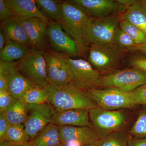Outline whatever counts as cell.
Returning <instances> with one entry per match:
<instances>
[{"label": "cell", "instance_id": "ac0fdd59", "mask_svg": "<svg viewBox=\"0 0 146 146\" xmlns=\"http://www.w3.org/2000/svg\"><path fill=\"white\" fill-rule=\"evenodd\" d=\"M0 29L5 35L6 42H17L31 47L30 42L25 29L14 17L12 16L1 22Z\"/></svg>", "mask_w": 146, "mask_h": 146}, {"label": "cell", "instance_id": "2e32d148", "mask_svg": "<svg viewBox=\"0 0 146 146\" xmlns=\"http://www.w3.org/2000/svg\"><path fill=\"white\" fill-rule=\"evenodd\" d=\"M89 110L78 109L56 111L50 123L58 126H87L93 128L89 117Z\"/></svg>", "mask_w": 146, "mask_h": 146}, {"label": "cell", "instance_id": "f1b7e54d", "mask_svg": "<svg viewBox=\"0 0 146 146\" xmlns=\"http://www.w3.org/2000/svg\"><path fill=\"white\" fill-rule=\"evenodd\" d=\"M18 61H0V91H7V82L10 76L17 69Z\"/></svg>", "mask_w": 146, "mask_h": 146}, {"label": "cell", "instance_id": "30bf717a", "mask_svg": "<svg viewBox=\"0 0 146 146\" xmlns=\"http://www.w3.org/2000/svg\"><path fill=\"white\" fill-rule=\"evenodd\" d=\"M146 84V73L132 67L115 70L103 76L102 86L130 92Z\"/></svg>", "mask_w": 146, "mask_h": 146}, {"label": "cell", "instance_id": "d6986e66", "mask_svg": "<svg viewBox=\"0 0 146 146\" xmlns=\"http://www.w3.org/2000/svg\"><path fill=\"white\" fill-rule=\"evenodd\" d=\"M120 14V20L128 21L146 34V9L139 1L125 7Z\"/></svg>", "mask_w": 146, "mask_h": 146}, {"label": "cell", "instance_id": "f35d334b", "mask_svg": "<svg viewBox=\"0 0 146 146\" xmlns=\"http://www.w3.org/2000/svg\"><path fill=\"white\" fill-rule=\"evenodd\" d=\"M6 43L5 35L1 29H0V51L3 48Z\"/></svg>", "mask_w": 146, "mask_h": 146}, {"label": "cell", "instance_id": "ab89813d", "mask_svg": "<svg viewBox=\"0 0 146 146\" xmlns=\"http://www.w3.org/2000/svg\"><path fill=\"white\" fill-rule=\"evenodd\" d=\"M116 1L120 5L124 7H126L132 4L135 1V0H118V1Z\"/></svg>", "mask_w": 146, "mask_h": 146}, {"label": "cell", "instance_id": "9a60e30c", "mask_svg": "<svg viewBox=\"0 0 146 146\" xmlns=\"http://www.w3.org/2000/svg\"><path fill=\"white\" fill-rule=\"evenodd\" d=\"M15 18L25 29L31 48L42 51L48 49L49 42L47 33L48 23L37 18H31L26 20Z\"/></svg>", "mask_w": 146, "mask_h": 146}, {"label": "cell", "instance_id": "3957f363", "mask_svg": "<svg viewBox=\"0 0 146 146\" xmlns=\"http://www.w3.org/2000/svg\"><path fill=\"white\" fill-rule=\"evenodd\" d=\"M90 46L88 62L101 74L114 71L124 56L125 50L115 44Z\"/></svg>", "mask_w": 146, "mask_h": 146}, {"label": "cell", "instance_id": "5bb4252c", "mask_svg": "<svg viewBox=\"0 0 146 146\" xmlns=\"http://www.w3.org/2000/svg\"><path fill=\"white\" fill-rule=\"evenodd\" d=\"M69 2L78 7L89 17L93 18H103L123 10L125 7L120 5L116 1L112 0H70Z\"/></svg>", "mask_w": 146, "mask_h": 146}, {"label": "cell", "instance_id": "83f0119b", "mask_svg": "<svg viewBox=\"0 0 146 146\" xmlns=\"http://www.w3.org/2000/svg\"><path fill=\"white\" fill-rule=\"evenodd\" d=\"M48 94L45 88L35 87L29 90L23 99L27 104H42L47 102Z\"/></svg>", "mask_w": 146, "mask_h": 146}, {"label": "cell", "instance_id": "d6a6232c", "mask_svg": "<svg viewBox=\"0 0 146 146\" xmlns=\"http://www.w3.org/2000/svg\"><path fill=\"white\" fill-rule=\"evenodd\" d=\"M7 91H0V112H5L10 106L13 99Z\"/></svg>", "mask_w": 146, "mask_h": 146}, {"label": "cell", "instance_id": "277c9868", "mask_svg": "<svg viewBox=\"0 0 146 146\" xmlns=\"http://www.w3.org/2000/svg\"><path fill=\"white\" fill-rule=\"evenodd\" d=\"M120 21L119 13L103 18H91L86 29L85 40L87 44H115V32L119 27Z\"/></svg>", "mask_w": 146, "mask_h": 146}, {"label": "cell", "instance_id": "4fadbf2b", "mask_svg": "<svg viewBox=\"0 0 146 146\" xmlns=\"http://www.w3.org/2000/svg\"><path fill=\"white\" fill-rule=\"evenodd\" d=\"M63 146H88L96 145L100 139L92 128L87 126L59 127Z\"/></svg>", "mask_w": 146, "mask_h": 146}, {"label": "cell", "instance_id": "4316f807", "mask_svg": "<svg viewBox=\"0 0 146 146\" xmlns=\"http://www.w3.org/2000/svg\"><path fill=\"white\" fill-rule=\"evenodd\" d=\"M119 27L136 44L140 45L146 42L145 33L128 21L120 20Z\"/></svg>", "mask_w": 146, "mask_h": 146}, {"label": "cell", "instance_id": "e575fe53", "mask_svg": "<svg viewBox=\"0 0 146 146\" xmlns=\"http://www.w3.org/2000/svg\"><path fill=\"white\" fill-rule=\"evenodd\" d=\"M9 126L4 112H0V143L7 141L6 134Z\"/></svg>", "mask_w": 146, "mask_h": 146}, {"label": "cell", "instance_id": "ee69618b", "mask_svg": "<svg viewBox=\"0 0 146 146\" xmlns=\"http://www.w3.org/2000/svg\"><path fill=\"white\" fill-rule=\"evenodd\" d=\"M96 146V145H90V146Z\"/></svg>", "mask_w": 146, "mask_h": 146}, {"label": "cell", "instance_id": "8fae6325", "mask_svg": "<svg viewBox=\"0 0 146 146\" xmlns=\"http://www.w3.org/2000/svg\"><path fill=\"white\" fill-rule=\"evenodd\" d=\"M27 117L24 123L25 130L29 139L32 140L36 134L50 123L56 112L48 103L42 104H27Z\"/></svg>", "mask_w": 146, "mask_h": 146}, {"label": "cell", "instance_id": "7bdbcfd3", "mask_svg": "<svg viewBox=\"0 0 146 146\" xmlns=\"http://www.w3.org/2000/svg\"><path fill=\"white\" fill-rule=\"evenodd\" d=\"M141 4L146 9V0H141L139 1Z\"/></svg>", "mask_w": 146, "mask_h": 146}, {"label": "cell", "instance_id": "74e56055", "mask_svg": "<svg viewBox=\"0 0 146 146\" xmlns=\"http://www.w3.org/2000/svg\"><path fill=\"white\" fill-rule=\"evenodd\" d=\"M138 51L146 55V42L140 45H136V46L131 51Z\"/></svg>", "mask_w": 146, "mask_h": 146}, {"label": "cell", "instance_id": "4dcf8cb0", "mask_svg": "<svg viewBox=\"0 0 146 146\" xmlns=\"http://www.w3.org/2000/svg\"><path fill=\"white\" fill-rule=\"evenodd\" d=\"M115 44L124 50L131 51L136 44L129 36L125 33L119 27L116 31L115 34Z\"/></svg>", "mask_w": 146, "mask_h": 146}, {"label": "cell", "instance_id": "60d3db41", "mask_svg": "<svg viewBox=\"0 0 146 146\" xmlns=\"http://www.w3.org/2000/svg\"><path fill=\"white\" fill-rule=\"evenodd\" d=\"M12 145H13L7 141H5L2 143H0V146H12Z\"/></svg>", "mask_w": 146, "mask_h": 146}, {"label": "cell", "instance_id": "7c38bea8", "mask_svg": "<svg viewBox=\"0 0 146 146\" xmlns=\"http://www.w3.org/2000/svg\"><path fill=\"white\" fill-rule=\"evenodd\" d=\"M47 33L49 43L54 50L71 58L80 53L76 42L65 32L60 23L49 21Z\"/></svg>", "mask_w": 146, "mask_h": 146}, {"label": "cell", "instance_id": "8d00e7d4", "mask_svg": "<svg viewBox=\"0 0 146 146\" xmlns=\"http://www.w3.org/2000/svg\"><path fill=\"white\" fill-rule=\"evenodd\" d=\"M128 146H146V138H136L130 136Z\"/></svg>", "mask_w": 146, "mask_h": 146}, {"label": "cell", "instance_id": "5b68a950", "mask_svg": "<svg viewBox=\"0 0 146 146\" xmlns=\"http://www.w3.org/2000/svg\"><path fill=\"white\" fill-rule=\"evenodd\" d=\"M68 63L71 82L76 86L85 91L102 86L103 76L88 61L68 57Z\"/></svg>", "mask_w": 146, "mask_h": 146}, {"label": "cell", "instance_id": "f6af8a7d", "mask_svg": "<svg viewBox=\"0 0 146 146\" xmlns=\"http://www.w3.org/2000/svg\"></svg>", "mask_w": 146, "mask_h": 146}, {"label": "cell", "instance_id": "7402d4cb", "mask_svg": "<svg viewBox=\"0 0 146 146\" xmlns=\"http://www.w3.org/2000/svg\"><path fill=\"white\" fill-rule=\"evenodd\" d=\"M27 105L23 99L13 98L10 106L4 112L9 125L24 124L27 117Z\"/></svg>", "mask_w": 146, "mask_h": 146}, {"label": "cell", "instance_id": "f546056e", "mask_svg": "<svg viewBox=\"0 0 146 146\" xmlns=\"http://www.w3.org/2000/svg\"><path fill=\"white\" fill-rule=\"evenodd\" d=\"M129 134L134 138H146V108L140 112L129 131Z\"/></svg>", "mask_w": 146, "mask_h": 146}, {"label": "cell", "instance_id": "d4e9b609", "mask_svg": "<svg viewBox=\"0 0 146 146\" xmlns=\"http://www.w3.org/2000/svg\"><path fill=\"white\" fill-rule=\"evenodd\" d=\"M129 135L124 131H115L100 138L96 146H128Z\"/></svg>", "mask_w": 146, "mask_h": 146}, {"label": "cell", "instance_id": "484cf974", "mask_svg": "<svg viewBox=\"0 0 146 146\" xmlns=\"http://www.w3.org/2000/svg\"><path fill=\"white\" fill-rule=\"evenodd\" d=\"M7 141L12 145H19L29 142V138L24 125H9L6 134Z\"/></svg>", "mask_w": 146, "mask_h": 146}, {"label": "cell", "instance_id": "44dd1931", "mask_svg": "<svg viewBox=\"0 0 146 146\" xmlns=\"http://www.w3.org/2000/svg\"><path fill=\"white\" fill-rule=\"evenodd\" d=\"M37 87L18 72V68L10 76L7 82V91L16 98L23 99L31 89Z\"/></svg>", "mask_w": 146, "mask_h": 146}, {"label": "cell", "instance_id": "ba28073f", "mask_svg": "<svg viewBox=\"0 0 146 146\" xmlns=\"http://www.w3.org/2000/svg\"><path fill=\"white\" fill-rule=\"evenodd\" d=\"M48 84L60 88L71 82L68 69V56L52 49L43 51Z\"/></svg>", "mask_w": 146, "mask_h": 146}, {"label": "cell", "instance_id": "cb8c5ba5", "mask_svg": "<svg viewBox=\"0 0 146 146\" xmlns=\"http://www.w3.org/2000/svg\"><path fill=\"white\" fill-rule=\"evenodd\" d=\"M39 11L49 21L61 23V1L56 0H35Z\"/></svg>", "mask_w": 146, "mask_h": 146}, {"label": "cell", "instance_id": "9c48e42d", "mask_svg": "<svg viewBox=\"0 0 146 146\" xmlns=\"http://www.w3.org/2000/svg\"><path fill=\"white\" fill-rule=\"evenodd\" d=\"M87 91L98 106L105 110L131 108L136 105L131 92H123L115 88H97Z\"/></svg>", "mask_w": 146, "mask_h": 146}, {"label": "cell", "instance_id": "8992f818", "mask_svg": "<svg viewBox=\"0 0 146 146\" xmlns=\"http://www.w3.org/2000/svg\"><path fill=\"white\" fill-rule=\"evenodd\" d=\"M18 72L33 84L42 88L48 85L43 52L31 48L27 54L18 61Z\"/></svg>", "mask_w": 146, "mask_h": 146}, {"label": "cell", "instance_id": "d590c367", "mask_svg": "<svg viewBox=\"0 0 146 146\" xmlns=\"http://www.w3.org/2000/svg\"><path fill=\"white\" fill-rule=\"evenodd\" d=\"M12 13L7 7L4 0H0V21H5L12 17Z\"/></svg>", "mask_w": 146, "mask_h": 146}, {"label": "cell", "instance_id": "b9f144b4", "mask_svg": "<svg viewBox=\"0 0 146 146\" xmlns=\"http://www.w3.org/2000/svg\"><path fill=\"white\" fill-rule=\"evenodd\" d=\"M12 146H33L31 142H27L24 143L19 144V145H13Z\"/></svg>", "mask_w": 146, "mask_h": 146}, {"label": "cell", "instance_id": "836d02e7", "mask_svg": "<svg viewBox=\"0 0 146 146\" xmlns=\"http://www.w3.org/2000/svg\"><path fill=\"white\" fill-rule=\"evenodd\" d=\"M129 64L133 68H137L146 73V57L143 56L135 55L131 56Z\"/></svg>", "mask_w": 146, "mask_h": 146}, {"label": "cell", "instance_id": "1f68e13d", "mask_svg": "<svg viewBox=\"0 0 146 146\" xmlns=\"http://www.w3.org/2000/svg\"><path fill=\"white\" fill-rule=\"evenodd\" d=\"M136 105L146 106V84L131 91Z\"/></svg>", "mask_w": 146, "mask_h": 146}, {"label": "cell", "instance_id": "52a82bcc", "mask_svg": "<svg viewBox=\"0 0 146 146\" xmlns=\"http://www.w3.org/2000/svg\"><path fill=\"white\" fill-rule=\"evenodd\" d=\"M89 117L100 138L121 130L126 123L125 115L121 111L105 110L98 106L89 110Z\"/></svg>", "mask_w": 146, "mask_h": 146}, {"label": "cell", "instance_id": "603a6c76", "mask_svg": "<svg viewBox=\"0 0 146 146\" xmlns=\"http://www.w3.org/2000/svg\"><path fill=\"white\" fill-rule=\"evenodd\" d=\"M31 47L17 42L7 41L0 51V61L13 62L23 59L29 51Z\"/></svg>", "mask_w": 146, "mask_h": 146}, {"label": "cell", "instance_id": "6da1fadb", "mask_svg": "<svg viewBox=\"0 0 146 146\" xmlns=\"http://www.w3.org/2000/svg\"><path fill=\"white\" fill-rule=\"evenodd\" d=\"M48 94L47 102L58 112L70 110H90L98 107L87 91L79 88L72 82L63 88L49 84L45 88Z\"/></svg>", "mask_w": 146, "mask_h": 146}, {"label": "cell", "instance_id": "7a4b0ae2", "mask_svg": "<svg viewBox=\"0 0 146 146\" xmlns=\"http://www.w3.org/2000/svg\"><path fill=\"white\" fill-rule=\"evenodd\" d=\"M91 18L78 7L68 1H61V23L65 32L78 45L80 53L87 48L86 29Z\"/></svg>", "mask_w": 146, "mask_h": 146}, {"label": "cell", "instance_id": "e0dca14e", "mask_svg": "<svg viewBox=\"0 0 146 146\" xmlns=\"http://www.w3.org/2000/svg\"><path fill=\"white\" fill-rule=\"evenodd\" d=\"M4 1L12 13L13 17L22 20L37 18L46 23L49 21L39 11L35 1L4 0Z\"/></svg>", "mask_w": 146, "mask_h": 146}, {"label": "cell", "instance_id": "ffe728a7", "mask_svg": "<svg viewBox=\"0 0 146 146\" xmlns=\"http://www.w3.org/2000/svg\"><path fill=\"white\" fill-rule=\"evenodd\" d=\"M33 146H62L59 127L50 123L32 140Z\"/></svg>", "mask_w": 146, "mask_h": 146}]
</instances>
